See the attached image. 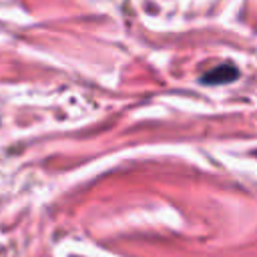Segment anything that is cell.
I'll list each match as a JSON object with an SVG mask.
<instances>
[{
    "label": "cell",
    "mask_w": 257,
    "mask_h": 257,
    "mask_svg": "<svg viewBox=\"0 0 257 257\" xmlns=\"http://www.w3.org/2000/svg\"><path fill=\"white\" fill-rule=\"evenodd\" d=\"M239 78V68L231 62H223L207 72H203L199 76V82L201 84H209V86H219V84H229L233 80Z\"/></svg>",
    "instance_id": "1"
}]
</instances>
